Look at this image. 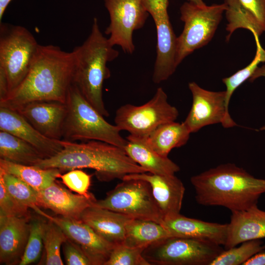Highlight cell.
<instances>
[{
	"instance_id": "obj_15",
	"label": "cell",
	"mask_w": 265,
	"mask_h": 265,
	"mask_svg": "<svg viewBox=\"0 0 265 265\" xmlns=\"http://www.w3.org/2000/svg\"><path fill=\"white\" fill-rule=\"evenodd\" d=\"M15 110L45 136L62 139L67 113L66 104L53 101H37L26 104Z\"/></svg>"
},
{
	"instance_id": "obj_21",
	"label": "cell",
	"mask_w": 265,
	"mask_h": 265,
	"mask_svg": "<svg viewBox=\"0 0 265 265\" xmlns=\"http://www.w3.org/2000/svg\"><path fill=\"white\" fill-rule=\"evenodd\" d=\"M231 212L225 249L244 241L265 238V211L255 205Z\"/></svg>"
},
{
	"instance_id": "obj_22",
	"label": "cell",
	"mask_w": 265,
	"mask_h": 265,
	"mask_svg": "<svg viewBox=\"0 0 265 265\" xmlns=\"http://www.w3.org/2000/svg\"><path fill=\"white\" fill-rule=\"evenodd\" d=\"M130 218L109 210L91 206L83 212L80 219L105 239L116 245L123 243L126 224Z\"/></svg>"
},
{
	"instance_id": "obj_25",
	"label": "cell",
	"mask_w": 265,
	"mask_h": 265,
	"mask_svg": "<svg viewBox=\"0 0 265 265\" xmlns=\"http://www.w3.org/2000/svg\"><path fill=\"white\" fill-rule=\"evenodd\" d=\"M123 244L145 249L151 244L170 237L163 226L152 220L130 218L126 224Z\"/></svg>"
},
{
	"instance_id": "obj_33",
	"label": "cell",
	"mask_w": 265,
	"mask_h": 265,
	"mask_svg": "<svg viewBox=\"0 0 265 265\" xmlns=\"http://www.w3.org/2000/svg\"><path fill=\"white\" fill-rule=\"evenodd\" d=\"M45 221L41 218L30 219V233L27 244L19 265H27L37 262L41 256L43 244Z\"/></svg>"
},
{
	"instance_id": "obj_42",
	"label": "cell",
	"mask_w": 265,
	"mask_h": 265,
	"mask_svg": "<svg viewBox=\"0 0 265 265\" xmlns=\"http://www.w3.org/2000/svg\"><path fill=\"white\" fill-rule=\"evenodd\" d=\"M188 1L200 6H203L206 4L203 0H188Z\"/></svg>"
},
{
	"instance_id": "obj_19",
	"label": "cell",
	"mask_w": 265,
	"mask_h": 265,
	"mask_svg": "<svg viewBox=\"0 0 265 265\" xmlns=\"http://www.w3.org/2000/svg\"><path fill=\"white\" fill-rule=\"evenodd\" d=\"M170 237L194 238L224 246L228 223L221 224L189 218L178 213L163 219L161 223Z\"/></svg>"
},
{
	"instance_id": "obj_13",
	"label": "cell",
	"mask_w": 265,
	"mask_h": 265,
	"mask_svg": "<svg viewBox=\"0 0 265 265\" xmlns=\"http://www.w3.org/2000/svg\"><path fill=\"white\" fill-rule=\"evenodd\" d=\"M188 88L192 94V103L184 123L191 133L218 123H221L225 128L236 125L226 105L225 91L208 90L194 81L188 83Z\"/></svg>"
},
{
	"instance_id": "obj_5",
	"label": "cell",
	"mask_w": 265,
	"mask_h": 265,
	"mask_svg": "<svg viewBox=\"0 0 265 265\" xmlns=\"http://www.w3.org/2000/svg\"><path fill=\"white\" fill-rule=\"evenodd\" d=\"M39 45L24 26L0 22V100L23 80Z\"/></svg>"
},
{
	"instance_id": "obj_31",
	"label": "cell",
	"mask_w": 265,
	"mask_h": 265,
	"mask_svg": "<svg viewBox=\"0 0 265 265\" xmlns=\"http://www.w3.org/2000/svg\"><path fill=\"white\" fill-rule=\"evenodd\" d=\"M256 45V52L253 60L245 67L230 77L224 78L222 82L226 86V102L229 107L231 97L234 91L247 80H249L261 63H265V50L262 47L259 36L253 34Z\"/></svg>"
},
{
	"instance_id": "obj_37",
	"label": "cell",
	"mask_w": 265,
	"mask_h": 265,
	"mask_svg": "<svg viewBox=\"0 0 265 265\" xmlns=\"http://www.w3.org/2000/svg\"><path fill=\"white\" fill-rule=\"evenodd\" d=\"M66 264L67 265H92V263L82 250L69 238L63 244Z\"/></svg>"
},
{
	"instance_id": "obj_29",
	"label": "cell",
	"mask_w": 265,
	"mask_h": 265,
	"mask_svg": "<svg viewBox=\"0 0 265 265\" xmlns=\"http://www.w3.org/2000/svg\"><path fill=\"white\" fill-rule=\"evenodd\" d=\"M265 250V244L261 239L244 241L239 246L224 249L210 265H243L257 254Z\"/></svg>"
},
{
	"instance_id": "obj_24",
	"label": "cell",
	"mask_w": 265,
	"mask_h": 265,
	"mask_svg": "<svg viewBox=\"0 0 265 265\" xmlns=\"http://www.w3.org/2000/svg\"><path fill=\"white\" fill-rule=\"evenodd\" d=\"M190 133L184 122L171 121L158 127L146 137V141L156 152L167 157L172 149L187 142Z\"/></svg>"
},
{
	"instance_id": "obj_39",
	"label": "cell",
	"mask_w": 265,
	"mask_h": 265,
	"mask_svg": "<svg viewBox=\"0 0 265 265\" xmlns=\"http://www.w3.org/2000/svg\"><path fill=\"white\" fill-rule=\"evenodd\" d=\"M243 265H265V251L257 254Z\"/></svg>"
},
{
	"instance_id": "obj_36",
	"label": "cell",
	"mask_w": 265,
	"mask_h": 265,
	"mask_svg": "<svg viewBox=\"0 0 265 265\" xmlns=\"http://www.w3.org/2000/svg\"><path fill=\"white\" fill-rule=\"evenodd\" d=\"M91 175L78 169L60 174V178L70 189L78 194L89 197L92 195L88 190L91 184Z\"/></svg>"
},
{
	"instance_id": "obj_40",
	"label": "cell",
	"mask_w": 265,
	"mask_h": 265,
	"mask_svg": "<svg viewBox=\"0 0 265 265\" xmlns=\"http://www.w3.org/2000/svg\"><path fill=\"white\" fill-rule=\"evenodd\" d=\"M260 77L265 78V65L258 67L251 78L249 79V80L252 82Z\"/></svg>"
},
{
	"instance_id": "obj_35",
	"label": "cell",
	"mask_w": 265,
	"mask_h": 265,
	"mask_svg": "<svg viewBox=\"0 0 265 265\" xmlns=\"http://www.w3.org/2000/svg\"><path fill=\"white\" fill-rule=\"evenodd\" d=\"M29 208L15 199L0 178V215L31 218Z\"/></svg>"
},
{
	"instance_id": "obj_27",
	"label": "cell",
	"mask_w": 265,
	"mask_h": 265,
	"mask_svg": "<svg viewBox=\"0 0 265 265\" xmlns=\"http://www.w3.org/2000/svg\"><path fill=\"white\" fill-rule=\"evenodd\" d=\"M0 169L19 178L35 191L50 186L59 177L62 171L56 168H42L35 165L15 163L0 159Z\"/></svg>"
},
{
	"instance_id": "obj_9",
	"label": "cell",
	"mask_w": 265,
	"mask_h": 265,
	"mask_svg": "<svg viewBox=\"0 0 265 265\" xmlns=\"http://www.w3.org/2000/svg\"><path fill=\"white\" fill-rule=\"evenodd\" d=\"M224 249L207 241L169 237L149 245L142 255L150 265H210Z\"/></svg>"
},
{
	"instance_id": "obj_6",
	"label": "cell",
	"mask_w": 265,
	"mask_h": 265,
	"mask_svg": "<svg viewBox=\"0 0 265 265\" xmlns=\"http://www.w3.org/2000/svg\"><path fill=\"white\" fill-rule=\"evenodd\" d=\"M65 104L67 113L62 139L98 140L124 149L127 140L121 135V131L107 122L74 84L70 87Z\"/></svg>"
},
{
	"instance_id": "obj_18",
	"label": "cell",
	"mask_w": 265,
	"mask_h": 265,
	"mask_svg": "<svg viewBox=\"0 0 265 265\" xmlns=\"http://www.w3.org/2000/svg\"><path fill=\"white\" fill-rule=\"evenodd\" d=\"M31 218L0 215V263L20 265L28 239Z\"/></svg>"
},
{
	"instance_id": "obj_4",
	"label": "cell",
	"mask_w": 265,
	"mask_h": 265,
	"mask_svg": "<svg viewBox=\"0 0 265 265\" xmlns=\"http://www.w3.org/2000/svg\"><path fill=\"white\" fill-rule=\"evenodd\" d=\"M72 51L75 58L73 84L101 114L108 117L109 113L103 98V86L105 80L110 76L107 63L116 58L119 52L103 34L97 18L93 20L87 38Z\"/></svg>"
},
{
	"instance_id": "obj_14",
	"label": "cell",
	"mask_w": 265,
	"mask_h": 265,
	"mask_svg": "<svg viewBox=\"0 0 265 265\" xmlns=\"http://www.w3.org/2000/svg\"><path fill=\"white\" fill-rule=\"evenodd\" d=\"M57 224L67 237L78 244L90 259L92 265H104L114 245L109 242L80 219L53 216L41 211L39 214Z\"/></svg>"
},
{
	"instance_id": "obj_30",
	"label": "cell",
	"mask_w": 265,
	"mask_h": 265,
	"mask_svg": "<svg viewBox=\"0 0 265 265\" xmlns=\"http://www.w3.org/2000/svg\"><path fill=\"white\" fill-rule=\"evenodd\" d=\"M68 238L62 229L53 221H45L43 233V244L46 253L45 264L63 265L61 258V246Z\"/></svg>"
},
{
	"instance_id": "obj_34",
	"label": "cell",
	"mask_w": 265,
	"mask_h": 265,
	"mask_svg": "<svg viewBox=\"0 0 265 265\" xmlns=\"http://www.w3.org/2000/svg\"><path fill=\"white\" fill-rule=\"evenodd\" d=\"M144 250L124 244L116 245L104 265H150L142 255Z\"/></svg>"
},
{
	"instance_id": "obj_23",
	"label": "cell",
	"mask_w": 265,
	"mask_h": 265,
	"mask_svg": "<svg viewBox=\"0 0 265 265\" xmlns=\"http://www.w3.org/2000/svg\"><path fill=\"white\" fill-rule=\"evenodd\" d=\"M124 150L127 155L147 172L158 175H175L180 167L168 157H163L152 148L146 138L129 134Z\"/></svg>"
},
{
	"instance_id": "obj_28",
	"label": "cell",
	"mask_w": 265,
	"mask_h": 265,
	"mask_svg": "<svg viewBox=\"0 0 265 265\" xmlns=\"http://www.w3.org/2000/svg\"><path fill=\"white\" fill-rule=\"evenodd\" d=\"M224 2L227 6L225 12L228 22L226 27V30L229 32L226 37L227 40L238 28L249 30L252 34L255 33L259 36L264 33L256 18L242 6L238 0H224Z\"/></svg>"
},
{
	"instance_id": "obj_26",
	"label": "cell",
	"mask_w": 265,
	"mask_h": 265,
	"mask_svg": "<svg viewBox=\"0 0 265 265\" xmlns=\"http://www.w3.org/2000/svg\"><path fill=\"white\" fill-rule=\"evenodd\" d=\"M0 159L22 165H35L44 158L28 142L10 133L0 131Z\"/></svg>"
},
{
	"instance_id": "obj_11",
	"label": "cell",
	"mask_w": 265,
	"mask_h": 265,
	"mask_svg": "<svg viewBox=\"0 0 265 265\" xmlns=\"http://www.w3.org/2000/svg\"><path fill=\"white\" fill-rule=\"evenodd\" d=\"M104 4L110 18L105 31L106 34L109 36V43L132 54L135 50L133 32L144 26L149 15L143 0H104Z\"/></svg>"
},
{
	"instance_id": "obj_12",
	"label": "cell",
	"mask_w": 265,
	"mask_h": 265,
	"mask_svg": "<svg viewBox=\"0 0 265 265\" xmlns=\"http://www.w3.org/2000/svg\"><path fill=\"white\" fill-rule=\"evenodd\" d=\"M169 0H143L145 10L155 24L157 56L152 80L159 83L167 80L176 71L177 38L168 13Z\"/></svg>"
},
{
	"instance_id": "obj_16",
	"label": "cell",
	"mask_w": 265,
	"mask_h": 265,
	"mask_svg": "<svg viewBox=\"0 0 265 265\" xmlns=\"http://www.w3.org/2000/svg\"><path fill=\"white\" fill-rule=\"evenodd\" d=\"M127 179H140L149 183L163 219L180 213L185 187L175 175L145 172L129 174L123 178Z\"/></svg>"
},
{
	"instance_id": "obj_41",
	"label": "cell",
	"mask_w": 265,
	"mask_h": 265,
	"mask_svg": "<svg viewBox=\"0 0 265 265\" xmlns=\"http://www.w3.org/2000/svg\"><path fill=\"white\" fill-rule=\"evenodd\" d=\"M12 0H0V22L4 13L9 3Z\"/></svg>"
},
{
	"instance_id": "obj_17",
	"label": "cell",
	"mask_w": 265,
	"mask_h": 265,
	"mask_svg": "<svg viewBox=\"0 0 265 265\" xmlns=\"http://www.w3.org/2000/svg\"><path fill=\"white\" fill-rule=\"evenodd\" d=\"M0 130L28 142L45 159L53 157L63 149L61 140L48 138L36 130L17 111L0 106Z\"/></svg>"
},
{
	"instance_id": "obj_32",
	"label": "cell",
	"mask_w": 265,
	"mask_h": 265,
	"mask_svg": "<svg viewBox=\"0 0 265 265\" xmlns=\"http://www.w3.org/2000/svg\"><path fill=\"white\" fill-rule=\"evenodd\" d=\"M2 179L8 192L21 204L33 209L38 214L41 210L38 207L36 191L17 177L0 169Z\"/></svg>"
},
{
	"instance_id": "obj_3",
	"label": "cell",
	"mask_w": 265,
	"mask_h": 265,
	"mask_svg": "<svg viewBox=\"0 0 265 265\" xmlns=\"http://www.w3.org/2000/svg\"><path fill=\"white\" fill-rule=\"evenodd\" d=\"M62 150L35 166L56 168L62 171L76 169H94L101 181L122 180L126 175L147 171L132 160L118 146L98 140L77 143L61 140Z\"/></svg>"
},
{
	"instance_id": "obj_8",
	"label": "cell",
	"mask_w": 265,
	"mask_h": 265,
	"mask_svg": "<svg viewBox=\"0 0 265 265\" xmlns=\"http://www.w3.org/2000/svg\"><path fill=\"white\" fill-rule=\"evenodd\" d=\"M105 198L92 206L109 210L131 218L152 220L161 224L163 217L154 198L149 183L136 179H123Z\"/></svg>"
},
{
	"instance_id": "obj_1",
	"label": "cell",
	"mask_w": 265,
	"mask_h": 265,
	"mask_svg": "<svg viewBox=\"0 0 265 265\" xmlns=\"http://www.w3.org/2000/svg\"><path fill=\"white\" fill-rule=\"evenodd\" d=\"M75 66L73 51L59 47L39 45L30 69L22 82L4 98L0 106L14 110L30 102L53 101L66 103Z\"/></svg>"
},
{
	"instance_id": "obj_7",
	"label": "cell",
	"mask_w": 265,
	"mask_h": 265,
	"mask_svg": "<svg viewBox=\"0 0 265 265\" xmlns=\"http://www.w3.org/2000/svg\"><path fill=\"white\" fill-rule=\"evenodd\" d=\"M226 8L224 2L200 6L188 1L181 6L180 19L184 26L177 38V67L187 56L211 41Z\"/></svg>"
},
{
	"instance_id": "obj_38",
	"label": "cell",
	"mask_w": 265,
	"mask_h": 265,
	"mask_svg": "<svg viewBox=\"0 0 265 265\" xmlns=\"http://www.w3.org/2000/svg\"><path fill=\"white\" fill-rule=\"evenodd\" d=\"M256 18L265 33V0H238Z\"/></svg>"
},
{
	"instance_id": "obj_20",
	"label": "cell",
	"mask_w": 265,
	"mask_h": 265,
	"mask_svg": "<svg viewBox=\"0 0 265 265\" xmlns=\"http://www.w3.org/2000/svg\"><path fill=\"white\" fill-rule=\"evenodd\" d=\"M36 191L39 208L51 210L61 216L78 219L97 200L93 195L87 197L74 194L55 181L47 188Z\"/></svg>"
},
{
	"instance_id": "obj_43",
	"label": "cell",
	"mask_w": 265,
	"mask_h": 265,
	"mask_svg": "<svg viewBox=\"0 0 265 265\" xmlns=\"http://www.w3.org/2000/svg\"><path fill=\"white\" fill-rule=\"evenodd\" d=\"M260 130L265 131V125L260 128Z\"/></svg>"
},
{
	"instance_id": "obj_10",
	"label": "cell",
	"mask_w": 265,
	"mask_h": 265,
	"mask_svg": "<svg viewBox=\"0 0 265 265\" xmlns=\"http://www.w3.org/2000/svg\"><path fill=\"white\" fill-rule=\"evenodd\" d=\"M167 99L165 91L159 87L146 103L140 106L128 104L119 107L115 113V125L121 131L146 138L159 125L177 119L178 110Z\"/></svg>"
},
{
	"instance_id": "obj_2",
	"label": "cell",
	"mask_w": 265,
	"mask_h": 265,
	"mask_svg": "<svg viewBox=\"0 0 265 265\" xmlns=\"http://www.w3.org/2000/svg\"><path fill=\"white\" fill-rule=\"evenodd\" d=\"M198 204L221 206L231 212L257 205L265 193V179H258L234 164H220L191 177Z\"/></svg>"
}]
</instances>
